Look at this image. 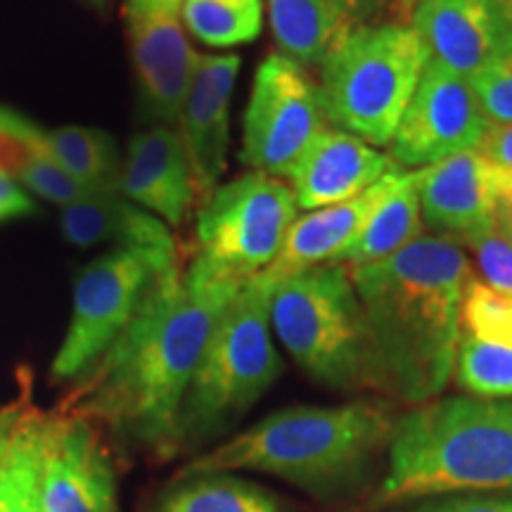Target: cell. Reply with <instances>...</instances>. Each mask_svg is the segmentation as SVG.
Listing matches in <instances>:
<instances>
[{
    "instance_id": "obj_3",
    "label": "cell",
    "mask_w": 512,
    "mask_h": 512,
    "mask_svg": "<svg viewBox=\"0 0 512 512\" xmlns=\"http://www.w3.org/2000/svg\"><path fill=\"white\" fill-rule=\"evenodd\" d=\"M463 491H512V399H432L394 422L375 503Z\"/></svg>"
},
{
    "instance_id": "obj_8",
    "label": "cell",
    "mask_w": 512,
    "mask_h": 512,
    "mask_svg": "<svg viewBox=\"0 0 512 512\" xmlns=\"http://www.w3.org/2000/svg\"><path fill=\"white\" fill-rule=\"evenodd\" d=\"M294 221L292 188L280 178L249 171L204 200L188 271L214 283L245 285L273 264Z\"/></svg>"
},
{
    "instance_id": "obj_16",
    "label": "cell",
    "mask_w": 512,
    "mask_h": 512,
    "mask_svg": "<svg viewBox=\"0 0 512 512\" xmlns=\"http://www.w3.org/2000/svg\"><path fill=\"white\" fill-rule=\"evenodd\" d=\"M418 192L422 219L439 233L465 240L496 226L498 176L477 150L458 152L422 169Z\"/></svg>"
},
{
    "instance_id": "obj_12",
    "label": "cell",
    "mask_w": 512,
    "mask_h": 512,
    "mask_svg": "<svg viewBox=\"0 0 512 512\" xmlns=\"http://www.w3.org/2000/svg\"><path fill=\"white\" fill-rule=\"evenodd\" d=\"M181 5L171 0H124V22L143 110L159 126L178 128L200 53L190 46Z\"/></svg>"
},
{
    "instance_id": "obj_33",
    "label": "cell",
    "mask_w": 512,
    "mask_h": 512,
    "mask_svg": "<svg viewBox=\"0 0 512 512\" xmlns=\"http://www.w3.org/2000/svg\"><path fill=\"white\" fill-rule=\"evenodd\" d=\"M475 150L494 166L498 174L512 176V124L489 126Z\"/></svg>"
},
{
    "instance_id": "obj_23",
    "label": "cell",
    "mask_w": 512,
    "mask_h": 512,
    "mask_svg": "<svg viewBox=\"0 0 512 512\" xmlns=\"http://www.w3.org/2000/svg\"><path fill=\"white\" fill-rule=\"evenodd\" d=\"M420 171H394L384 195L377 200L373 211L363 223L361 233L344 256L347 266H368L401 252L420 238L422 209H420Z\"/></svg>"
},
{
    "instance_id": "obj_29",
    "label": "cell",
    "mask_w": 512,
    "mask_h": 512,
    "mask_svg": "<svg viewBox=\"0 0 512 512\" xmlns=\"http://www.w3.org/2000/svg\"><path fill=\"white\" fill-rule=\"evenodd\" d=\"M460 323L465 325V335L512 347V297L470 278L460 302Z\"/></svg>"
},
{
    "instance_id": "obj_24",
    "label": "cell",
    "mask_w": 512,
    "mask_h": 512,
    "mask_svg": "<svg viewBox=\"0 0 512 512\" xmlns=\"http://www.w3.org/2000/svg\"><path fill=\"white\" fill-rule=\"evenodd\" d=\"M48 150L60 169L91 192H119L121 159L114 138L91 126L46 131Z\"/></svg>"
},
{
    "instance_id": "obj_4",
    "label": "cell",
    "mask_w": 512,
    "mask_h": 512,
    "mask_svg": "<svg viewBox=\"0 0 512 512\" xmlns=\"http://www.w3.org/2000/svg\"><path fill=\"white\" fill-rule=\"evenodd\" d=\"M394 422L389 408L375 401L285 408L195 458L185 472L249 470L304 489H339L361 477L377 448L389 444Z\"/></svg>"
},
{
    "instance_id": "obj_22",
    "label": "cell",
    "mask_w": 512,
    "mask_h": 512,
    "mask_svg": "<svg viewBox=\"0 0 512 512\" xmlns=\"http://www.w3.org/2000/svg\"><path fill=\"white\" fill-rule=\"evenodd\" d=\"M0 174L60 209L91 195H102L64 174L48 150L46 128L10 107H0Z\"/></svg>"
},
{
    "instance_id": "obj_5",
    "label": "cell",
    "mask_w": 512,
    "mask_h": 512,
    "mask_svg": "<svg viewBox=\"0 0 512 512\" xmlns=\"http://www.w3.org/2000/svg\"><path fill=\"white\" fill-rule=\"evenodd\" d=\"M271 330L316 382L335 389H389L366 311L344 266H316L275 283Z\"/></svg>"
},
{
    "instance_id": "obj_35",
    "label": "cell",
    "mask_w": 512,
    "mask_h": 512,
    "mask_svg": "<svg viewBox=\"0 0 512 512\" xmlns=\"http://www.w3.org/2000/svg\"><path fill=\"white\" fill-rule=\"evenodd\" d=\"M19 418V408H0V465H3L5 453H8L10 441H12V432H15Z\"/></svg>"
},
{
    "instance_id": "obj_15",
    "label": "cell",
    "mask_w": 512,
    "mask_h": 512,
    "mask_svg": "<svg viewBox=\"0 0 512 512\" xmlns=\"http://www.w3.org/2000/svg\"><path fill=\"white\" fill-rule=\"evenodd\" d=\"M411 22L430 60L467 79L494 60L512 31L498 0H420Z\"/></svg>"
},
{
    "instance_id": "obj_31",
    "label": "cell",
    "mask_w": 512,
    "mask_h": 512,
    "mask_svg": "<svg viewBox=\"0 0 512 512\" xmlns=\"http://www.w3.org/2000/svg\"><path fill=\"white\" fill-rule=\"evenodd\" d=\"M463 242L475 252L486 285L512 297V245L498 233L496 226L470 235Z\"/></svg>"
},
{
    "instance_id": "obj_25",
    "label": "cell",
    "mask_w": 512,
    "mask_h": 512,
    "mask_svg": "<svg viewBox=\"0 0 512 512\" xmlns=\"http://www.w3.org/2000/svg\"><path fill=\"white\" fill-rule=\"evenodd\" d=\"M41 427V411L19 408L10 448L0 465V512H43Z\"/></svg>"
},
{
    "instance_id": "obj_18",
    "label": "cell",
    "mask_w": 512,
    "mask_h": 512,
    "mask_svg": "<svg viewBox=\"0 0 512 512\" xmlns=\"http://www.w3.org/2000/svg\"><path fill=\"white\" fill-rule=\"evenodd\" d=\"M401 166L366 140L344 131H325L292 171L297 207L325 209L361 197Z\"/></svg>"
},
{
    "instance_id": "obj_1",
    "label": "cell",
    "mask_w": 512,
    "mask_h": 512,
    "mask_svg": "<svg viewBox=\"0 0 512 512\" xmlns=\"http://www.w3.org/2000/svg\"><path fill=\"white\" fill-rule=\"evenodd\" d=\"M240 287L197 278L181 261L159 271L124 332L83 373L67 413L105 422L155 451H176L192 375Z\"/></svg>"
},
{
    "instance_id": "obj_32",
    "label": "cell",
    "mask_w": 512,
    "mask_h": 512,
    "mask_svg": "<svg viewBox=\"0 0 512 512\" xmlns=\"http://www.w3.org/2000/svg\"><path fill=\"white\" fill-rule=\"evenodd\" d=\"M413 512H512V496H437L425 498Z\"/></svg>"
},
{
    "instance_id": "obj_37",
    "label": "cell",
    "mask_w": 512,
    "mask_h": 512,
    "mask_svg": "<svg viewBox=\"0 0 512 512\" xmlns=\"http://www.w3.org/2000/svg\"><path fill=\"white\" fill-rule=\"evenodd\" d=\"M420 0H384V8L399 12L401 17H411V12L418 8Z\"/></svg>"
},
{
    "instance_id": "obj_39",
    "label": "cell",
    "mask_w": 512,
    "mask_h": 512,
    "mask_svg": "<svg viewBox=\"0 0 512 512\" xmlns=\"http://www.w3.org/2000/svg\"><path fill=\"white\" fill-rule=\"evenodd\" d=\"M498 5H501L503 17L508 19V24L512 27V0H498Z\"/></svg>"
},
{
    "instance_id": "obj_21",
    "label": "cell",
    "mask_w": 512,
    "mask_h": 512,
    "mask_svg": "<svg viewBox=\"0 0 512 512\" xmlns=\"http://www.w3.org/2000/svg\"><path fill=\"white\" fill-rule=\"evenodd\" d=\"M60 228L72 245H114V249L176 256L169 226L155 214L126 200L121 192H102L67 204L60 211Z\"/></svg>"
},
{
    "instance_id": "obj_10",
    "label": "cell",
    "mask_w": 512,
    "mask_h": 512,
    "mask_svg": "<svg viewBox=\"0 0 512 512\" xmlns=\"http://www.w3.org/2000/svg\"><path fill=\"white\" fill-rule=\"evenodd\" d=\"M325 128L320 86L302 64L268 55L254 74L240 159L254 171L290 178Z\"/></svg>"
},
{
    "instance_id": "obj_28",
    "label": "cell",
    "mask_w": 512,
    "mask_h": 512,
    "mask_svg": "<svg viewBox=\"0 0 512 512\" xmlns=\"http://www.w3.org/2000/svg\"><path fill=\"white\" fill-rule=\"evenodd\" d=\"M458 384L479 399H512V347L463 335L456 354Z\"/></svg>"
},
{
    "instance_id": "obj_36",
    "label": "cell",
    "mask_w": 512,
    "mask_h": 512,
    "mask_svg": "<svg viewBox=\"0 0 512 512\" xmlns=\"http://www.w3.org/2000/svg\"><path fill=\"white\" fill-rule=\"evenodd\" d=\"M496 230L512 245V207L505 202H498L496 211Z\"/></svg>"
},
{
    "instance_id": "obj_6",
    "label": "cell",
    "mask_w": 512,
    "mask_h": 512,
    "mask_svg": "<svg viewBox=\"0 0 512 512\" xmlns=\"http://www.w3.org/2000/svg\"><path fill=\"white\" fill-rule=\"evenodd\" d=\"M273 283L247 280L216 320L181 411V444L226 430L283 373L271 339Z\"/></svg>"
},
{
    "instance_id": "obj_40",
    "label": "cell",
    "mask_w": 512,
    "mask_h": 512,
    "mask_svg": "<svg viewBox=\"0 0 512 512\" xmlns=\"http://www.w3.org/2000/svg\"><path fill=\"white\" fill-rule=\"evenodd\" d=\"M171 3H176V5H181V0H171Z\"/></svg>"
},
{
    "instance_id": "obj_30",
    "label": "cell",
    "mask_w": 512,
    "mask_h": 512,
    "mask_svg": "<svg viewBox=\"0 0 512 512\" xmlns=\"http://www.w3.org/2000/svg\"><path fill=\"white\" fill-rule=\"evenodd\" d=\"M489 126L512 124V31L477 76L470 79Z\"/></svg>"
},
{
    "instance_id": "obj_14",
    "label": "cell",
    "mask_w": 512,
    "mask_h": 512,
    "mask_svg": "<svg viewBox=\"0 0 512 512\" xmlns=\"http://www.w3.org/2000/svg\"><path fill=\"white\" fill-rule=\"evenodd\" d=\"M240 72L238 55H204L185 98L178 133L188 152L197 195L207 200L226 171L230 143V98Z\"/></svg>"
},
{
    "instance_id": "obj_38",
    "label": "cell",
    "mask_w": 512,
    "mask_h": 512,
    "mask_svg": "<svg viewBox=\"0 0 512 512\" xmlns=\"http://www.w3.org/2000/svg\"><path fill=\"white\" fill-rule=\"evenodd\" d=\"M83 5H88L91 10H98V12H105L107 8H110L112 0H81Z\"/></svg>"
},
{
    "instance_id": "obj_9",
    "label": "cell",
    "mask_w": 512,
    "mask_h": 512,
    "mask_svg": "<svg viewBox=\"0 0 512 512\" xmlns=\"http://www.w3.org/2000/svg\"><path fill=\"white\" fill-rule=\"evenodd\" d=\"M178 261V254L112 249L83 266L74 283L72 318L50 366V377L67 382L86 373L124 332L152 278Z\"/></svg>"
},
{
    "instance_id": "obj_13",
    "label": "cell",
    "mask_w": 512,
    "mask_h": 512,
    "mask_svg": "<svg viewBox=\"0 0 512 512\" xmlns=\"http://www.w3.org/2000/svg\"><path fill=\"white\" fill-rule=\"evenodd\" d=\"M41 505L43 512H117V472L91 420L43 413Z\"/></svg>"
},
{
    "instance_id": "obj_26",
    "label": "cell",
    "mask_w": 512,
    "mask_h": 512,
    "mask_svg": "<svg viewBox=\"0 0 512 512\" xmlns=\"http://www.w3.org/2000/svg\"><path fill=\"white\" fill-rule=\"evenodd\" d=\"M159 512H285V508L264 486L228 472H209L171 489L159 503Z\"/></svg>"
},
{
    "instance_id": "obj_17",
    "label": "cell",
    "mask_w": 512,
    "mask_h": 512,
    "mask_svg": "<svg viewBox=\"0 0 512 512\" xmlns=\"http://www.w3.org/2000/svg\"><path fill=\"white\" fill-rule=\"evenodd\" d=\"M119 192L157 219L181 226L200 195L178 128L152 126L133 136L121 164Z\"/></svg>"
},
{
    "instance_id": "obj_7",
    "label": "cell",
    "mask_w": 512,
    "mask_h": 512,
    "mask_svg": "<svg viewBox=\"0 0 512 512\" xmlns=\"http://www.w3.org/2000/svg\"><path fill=\"white\" fill-rule=\"evenodd\" d=\"M430 55L406 22L368 24L320 67L325 119L373 145L392 143Z\"/></svg>"
},
{
    "instance_id": "obj_19",
    "label": "cell",
    "mask_w": 512,
    "mask_h": 512,
    "mask_svg": "<svg viewBox=\"0 0 512 512\" xmlns=\"http://www.w3.org/2000/svg\"><path fill=\"white\" fill-rule=\"evenodd\" d=\"M268 22L278 48L302 67H323L384 0H266Z\"/></svg>"
},
{
    "instance_id": "obj_27",
    "label": "cell",
    "mask_w": 512,
    "mask_h": 512,
    "mask_svg": "<svg viewBox=\"0 0 512 512\" xmlns=\"http://www.w3.org/2000/svg\"><path fill=\"white\" fill-rule=\"evenodd\" d=\"M181 22L209 48H233L254 41L264 27L261 0H181Z\"/></svg>"
},
{
    "instance_id": "obj_34",
    "label": "cell",
    "mask_w": 512,
    "mask_h": 512,
    "mask_svg": "<svg viewBox=\"0 0 512 512\" xmlns=\"http://www.w3.org/2000/svg\"><path fill=\"white\" fill-rule=\"evenodd\" d=\"M36 214L34 197L29 195L22 185L10 181L8 176L0 174V226L3 223L24 219V216Z\"/></svg>"
},
{
    "instance_id": "obj_20",
    "label": "cell",
    "mask_w": 512,
    "mask_h": 512,
    "mask_svg": "<svg viewBox=\"0 0 512 512\" xmlns=\"http://www.w3.org/2000/svg\"><path fill=\"white\" fill-rule=\"evenodd\" d=\"M389 176H384L380 183H375L356 200L316 209L294 221L287 230L280 254L261 275L275 285L287 275L344 261L349 249L354 247L368 214L387 190Z\"/></svg>"
},
{
    "instance_id": "obj_11",
    "label": "cell",
    "mask_w": 512,
    "mask_h": 512,
    "mask_svg": "<svg viewBox=\"0 0 512 512\" xmlns=\"http://www.w3.org/2000/svg\"><path fill=\"white\" fill-rule=\"evenodd\" d=\"M489 131L482 105L467 76L430 60L392 138L399 166H432L475 150Z\"/></svg>"
},
{
    "instance_id": "obj_2",
    "label": "cell",
    "mask_w": 512,
    "mask_h": 512,
    "mask_svg": "<svg viewBox=\"0 0 512 512\" xmlns=\"http://www.w3.org/2000/svg\"><path fill=\"white\" fill-rule=\"evenodd\" d=\"M356 287L387 387L406 403L444 392L460 342L470 261L448 238H418L389 259L344 266Z\"/></svg>"
}]
</instances>
